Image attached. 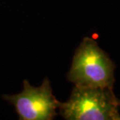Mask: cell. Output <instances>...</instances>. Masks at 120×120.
I'll return each instance as SVG.
<instances>
[{
  "label": "cell",
  "mask_w": 120,
  "mask_h": 120,
  "mask_svg": "<svg viewBox=\"0 0 120 120\" xmlns=\"http://www.w3.org/2000/svg\"><path fill=\"white\" fill-rule=\"evenodd\" d=\"M114 62L92 38L85 37L77 48L68 80L80 87H113Z\"/></svg>",
  "instance_id": "cell-1"
},
{
  "label": "cell",
  "mask_w": 120,
  "mask_h": 120,
  "mask_svg": "<svg viewBox=\"0 0 120 120\" xmlns=\"http://www.w3.org/2000/svg\"><path fill=\"white\" fill-rule=\"evenodd\" d=\"M58 109L68 120H120V100L113 87H75L69 100L60 103Z\"/></svg>",
  "instance_id": "cell-2"
},
{
  "label": "cell",
  "mask_w": 120,
  "mask_h": 120,
  "mask_svg": "<svg viewBox=\"0 0 120 120\" xmlns=\"http://www.w3.org/2000/svg\"><path fill=\"white\" fill-rule=\"evenodd\" d=\"M15 106L22 120H50L57 116L60 102L52 94L50 81L45 79L42 85L35 87L23 81L20 94L5 96Z\"/></svg>",
  "instance_id": "cell-3"
}]
</instances>
